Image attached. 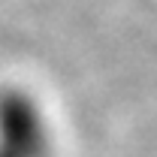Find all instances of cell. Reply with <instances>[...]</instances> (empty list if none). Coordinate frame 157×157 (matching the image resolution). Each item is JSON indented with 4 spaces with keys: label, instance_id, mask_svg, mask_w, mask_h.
Here are the masks:
<instances>
[{
    "label": "cell",
    "instance_id": "1",
    "mask_svg": "<svg viewBox=\"0 0 157 157\" xmlns=\"http://www.w3.org/2000/svg\"><path fill=\"white\" fill-rule=\"evenodd\" d=\"M45 124L36 106L15 91L0 97V157H39Z\"/></svg>",
    "mask_w": 157,
    "mask_h": 157
}]
</instances>
